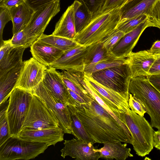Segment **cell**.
Returning <instances> with one entry per match:
<instances>
[{"instance_id": "ac0fdd59", "label": "cell", "mask_w": 160, "mask_h": 160, "mask_svg": "<svg viewBox=\"0 0 160 160\" xmlns=\"http://www.w3.org/2000/svg\"><path fill=\"white\" fill-rule=\"evenodd\" d=\"M157 55L147 50L132 52L127 58L132 78L139 76H149V71Z\"/></svg>"}, {"instance_id": "484cf974", "label": "cell", "mask_w": 160, "mask_h": 160, "mask_svg": "<svg viewBox=\"0 0 160 160\" xmlns=\"http://www.w3.org/2000/svg\"><path fill=\"white\" fill-rule=\"evenodd\" d=\"M67 106L71 118L72 134L77 138L82 139L87 142H91L93 144L95 143L78 118L75 106L68 105Z\"/></svg>"}, {"instance_id": "74e56055", "label": "cell", "mask_w": 160, "mask_h": 160, "mask_svg": "<svg viewBox=\"0 0 160 160\" xmlns=\"http://www.w3.org/2000/svg\"><path fill=\"white\" fill-rule=\"evenodd\" d=\"M10 21H11V18L9 9L0 8V45L4 41L2 34L4 27Z\"/></svg>"}, {"instance_id": "816d5d0a", "label": "cell", "mask_w": 160, "mask_h": 160, "mask_svg": "<svg viewBox=\"0 0 160 160\" xmlns=\"http://www.w3.org/2000/svg\"><path fill=\"white\" fill-rule=\"evenodd\" d=\"M2 0H0V2Z\"/></svg>"}, {"instance_id": "4dcf8cb0", "label": "cell", "mask_w": 160, "mask_h": 160, "mask_svg": "<svg viewBox=\"0 0 160 160\" xmlns=\"http://www.w3.org/2000/svg\"><path fill=\"white\" fill-rule=\"evenodd\" d=\"M112 52L109 51L103 48L99 42L89 54L87 64L88 65L108 59L116 58Z\"/></svg>"}, {"instance_id": "9c48e42d", "label": "cell", "mask_w": 160, "mask_h": 160, "mask_svg": "<svg viewBox=\"0 0 160 160\" xmlns=\"http://www.w3.org/2000/svg\"><path fill=\"white\" fill-rule=\"evenodd\" d=\"M60 1L48 3L34 11L23 30L31 46L43 34L51 20L60 11Z\"/></svg>"}, {"instance_id": "60d3db41", "label": "cell", "mask_w": 160, "mask_h": 160, "mask_svg": "<svg viewBox=\"0 0 160 160\" xmlns=\"http://www.w3.org/2000/svg\"><path fill=\"white\" fill-rule=\"evenodd\" d=\"M24 2L34 11L48 3L60 0H24Z\"/></svg>"}, {"instance_id": "44dd1931", "label": "cell", "mask_w": 160, "mask_h": 160, "mask_svg": "<svg viewBox=\"0 0 160 160\" xmlns=\"http://www.w3.org/2000/svg\"><path fill=\"white\" fill-rule=\"evenodd\" d=\"M127 143L122 144L120 141H108L102 144L103 146L97 149L100 153L101 158L107 160L115 159L125 160L129 157H132L131 149L127 147Z\"/></svg>"}, {"instance_id": "ba28073f", "label": "cell", "mask_w": 160, "mask_h": 160, "mask_svg": "<svg viewBox=\"0 0 160 160\" xmlns=\"http://www.w3.org/2000/svg\"><path fill=\"white\" fill-rule=\"evenodd\" d=\"M91 75L98 83L129 99V86L132 77L128 63L98 71Z\"/></svg>"}, {"instance_id": "e575fe53", "label": "cell", "mask_w": 160, "mask_h": 160, "mask_svg": "<svg viewBox=\"0 0 160 160\" xmlns=\"http://www.w3.org/2000/svg\"><path fill=\"white\" fill-rule=\"evenodd\" d=\"M10 39L11 45L14 47H23L26 48L31 47L23 30L13 34Z\"/></svg>"}, {"instance_id": "4fadbf2b", "label": "cell", "mask_w": 160, "mask_h": 160, "mask_svg": "<svg viewBox=\"0 0 160 160\" xmlns=\"http://www.w3.org/2000/svg\"><path fill=\"white\" fill-rule=\"evenodd\" d=\"M64 144L61 150V156L63 158L69 156L77 160H98L101 158L100 153L91 142L73 138L65 140Z\"/></svg>"}, {"instance_id": "603a6c76", "label": "cell", "mask_w": 160, "mask_h": 160, "mask_svg": "<svg viewBox=\"0 0 160 160\" xmlns=\"http://www.w3.org/2000/svg\"><path fill=\"white\" fill-rule=\"evenodd\" d=\"M157 0H133L125 5L121 8L122 14L119 24L142 14L149 16L152 7Z\"/></svg>"}, {"instance_id": "d6a6232c", "label": "cell", "mask_w": 160, "mask_h": 160, "mask_svg": "<svg viewBox=\"0 0 160 160\" xmlns=\"http://www.w3.org/2000/svg\"><path fill=\"white\" fill-rule=\"evenodd\" d=\"M148 18V16L146 14L139 15L119 24L117 28L126 34L134 29Z\"/></svg>"}, {"instance_id": "1f68e13d", "label": "cell", "mask_w": 160, "mask_h": 160, "mask_svg": "<svg viewBox=\"0 0 160 160\" xmlns=\"http://www.w3.org/2000/svg\"><path fill=\"white\" fill-rule=\"evenodd\" d=\"M125 34L116 28L99 42L103 48L111 52Z\"/></svg>"}, {"instance_id": "5b68a950", "label": "cell", "mask_w": 160, "mask_h": 160, "mask_svg": "<svg viewBox=\"0 0 160 160\" xmlns=\"http://www.w3.org/2000/svg\"><path fill=\"white\" fill-rule=\"evenodd\" d=\"M31 92L14 88L10 94L7 116L11 137H18L32 97Z\"/></svg>"}, {"instance_id": "8fae6325", "label": "cell", "mask_w": 160, "mask_h": 160, "mask_svg": "<svg viewBox=\"0 0 160 160\" xmlns=\"http://www.w3.org/2000/svg\"><path fill=\"white\" fill-rule=\"evenodd\" d=\"M47 67L33 57L23 61L20 72L14 87L31 93L42 82Z\"/></svg>"}, {"instance_id": "6da1fadb", "label": "cell", "mask_w": 160, "mask_h": 160, "mask_svg": "<svg viewBox=\"0 0 160 160\" xmlns=\"http://www.w3.org/2000/svg\"><path fill=\"white\" fill-rule=\"evenodd\" d=\"M77 115L95 143L120 141L132 144L128 128L118 121L93 98L89 104L75 106Z\"/></svg>"}, {"instance_id": "30bf717a", "label": "cell", "mask_w": 160, "mask_h": 160, "mask_svg": "<svg viewBox=\"0 0 160 160\" xmlns=\"http://www.w3.org/2000/svg\"><path fill=\"white\" fill-rule=\"evenodd\" d=\"M31 93L41 98L52 111L58 120L64 133L72 134L71 119L67 105L55 97L45 87L42 82Z\"/></svg>"}, {"instance_id": "83f0119b", "label": "cell", "mask_w": 160, "mask_h": 160, "mask_svg": "<svg viewBox=\"0 0 160 160\" xmlns=\"http://www.w3.org/2000/svg\"><path fill=\"white\" fill-rule=\"evenodd\" d=\"M26 49L23 47H13L11 49L0 59V71L7 70L22 62V55Z\"/></svg>"}, {"instance_id": "7a4b0ae2", "label": "cell", "mask_w": 160, "mask_h": 160, "mask_svg": "<svg viewBox=\"0 0 160 160\" xmlns=\"http://www.w3.org/2000/svg\"><path fill=\"white\" fill-rule=\"evenodd\" d=\"M122 14L120 8L94 15L90 22L74 39L79 44L88 46L100 42L112 32L120 22Z\"/></svg>"}, {"instance_id": "e0dca14e", "label": "cell", "mask_w": 160, "mask_h": 160, "mask_svg": "<svg viewBox=\"0 0 160 160\" xmlns=\"http://www.w3.org/2000/svg\"><path fill=\"white\" fill-rule=\"evenodd\" d=\"M64 132L60 127L39 130H22L18 137L27 141L55 145L64 139Z\"/></svg>"}, {"instance_id": "5bb4252c", "label": "cell", "mask_w": 160, "mask_h": 160, "mask_svg": "<svg viewBox=\"0 0 160 160\" xmlns=\"http://www.w3.org/2000/svg\"><path fill=\"white\" fill-rule=\"evenodd\" d=\"M89 45H79L64 53L49 67L56 69L83 72Z\"/></svg>"}, {"instance_id": "f546056e", "label": "cell", "mask_w": 160, "mask_h": 160, "mask_svg": "<svg viewBox=\"0 0 160 160\" xmlns=\"http://www.w3.org/2000/svg\"><path fill=\"white\" fill-rule=\"evenodd\" d=\"M127 58H116L98 62L84 67L83 72L91 74L92 73L106 68L127 64Z\"/></svg>"}, {"instance_id": "4316f807", "label": "cell", "mask_w": 160, "mask_h": 160, "mask_svg": "<svg viewBox=\"0 0 160 160\" xmlns=\"http://www.w3.org/2000/svg\"><path fill=\"white\" fill-rule=\"evenodd\" d=\"M61 73L62 81L67 88L78 94L88 104H90L94 98L77 79L67 71H63Z\"/></svg>"}, {"instance_id": "836d02e7", "label": "cell", "mask_w": 160, "mask_h": 160, "mask_svg": "<svg viewBox=\"0 0 160 160\" xmlns=\"http://www.w3.org/2000/svg\"><path fill=\"white\" fill-rule=\"evenodd\" d=\"M7 110L0 112V146L11 137L7 116Z\"/></svg>"}, {"instance_id": "d590c367", "label": "cell", "mask_w": 160, "mask_h": 160, "mask_svg": "<svg viewBox=\"0 0 160 160\" xmlns=\"http://www.w3.org/2000/svg\"><path fill=\"white\" fill-rule=\"evenodd\" d=\"M148 19L152 27H160V0H158L152 7Z\"/></svg>"}, {"instance_id": "ffe728a7", "label": "cell", "mask_w": 160, "mask_h": 160, "mask_svg": "<svg viewBox=\"0 0 160 160\" xmlns=\"http://www.w3.org/2000/svg\"><path fill=\"white\" fill-rule=\"evenodd\" d=\"M23 62L7 70L0 71V103L8 99L14 89Z\"/></svg>"}, {"instance_id": "3957f363", "label": "cell", "mask_w": 160, "mask_h": 160, "mask_svg": "<svg viewBox=\"0 0 160 160\" xmlns=\"http://www.w3.org/2000/svg\"><path fill=\"white\" fill-rule=\"evenodd\" d=\"M128 91L144 106L152 127L160 130V92L151 82L149 76L132 78Z\"/></svg>"}, {"instance_id": "7c38bea8", "label": "cell", "mask_w": 160, "mask_h": 160, "mask_svg": "<svg viewBox=\"0 0 160 160\" xmlns=\"http://www.w3.org/2000/svg\"><path fill=\"white\" fill-rule=\"evenodd\" d=\"M84 78L94 88L98 95L118 118L121 114L125 113L130 109L128 99L98 83L92 77L91 74L84 73Z\"/></svg>"}, {"instance_id": "bcb514c9", "label": "cell", "mask_w": 160, "mask_h": 160, "mask_svg": "<svg viewBox=\"0 0 160 160\" xmlns=\"http://www.w3.org/2000/svg\"><path fill=\"white\" fill-rule=\"evenodd\" d=\"M151 82L160 92V75L149 76Z\"/></svg>"}, {"instance_id": "f1b7e54d", "label": "cell", "mask_w": 160, "mask_h": 160, "mask_svg": "<svg viewBox=\"0 0 160 160\" xmlns=\"http://www.w3.org/2000/svg\"><path fill=\"white\" fill-rule=\"evenodd\" d=\"M38 40L48 43L64 52L72 49L79 45L74 40L54 36L52 34L47 35L43 34Z\"/></svg>"}, {"instance_id": "ee69618b", "label": "cell", "mask_w": 160, "mask_h": 160, "mask_svg": "<svg viewBox=\"0 0 160 160\" xmlns=\"http://www.w3.org/2000/svg\"><path fill=\"white\" fill-rule=\"evenodd\" d=\"M67 89L70 96L76 102L81 105L88 104L78 94L68 88Z\"/></svg>"}, {"instance_id": "9a60e30c", "label": "cell", "mask_w": 160, "mask_h": 160, "mask_svg": "<svg viewBox=\"0 0 160 160\" xmlns=\"http://www.w3.org/2000/svg\"><path fill=\"white\" fill-rule=\"evenodd\" d=\"M42 82L45 87L62 102L67 105H76V102L70 96L62 81L61 72L48 67L45 71Z\"/></svg>"}, {"instance_id": "7402d4cb", "label": "cell", "mask_w": 160, "mask_h": 160, "mask_svg": "<svg viewBox=\"0 0 160 160\" xmlns=\"http://www.w3.org/2000/svg\"><path fill=\"white\" fill-rule=\"evenodd\" d=\"M76 34L72 4L68 7L57 22L52 34L74 40Z\"/></svg>"}, {"instance_id": "7bdbcfd3", "label": "cell", "mask_w": 160, "mask_h": 160, "mask_svg": "<svg viewBox=\"0 0 160 160\" xmlns=\"http://www.w3.org/2000/svg\"><path fill=\"white\" fill-rule=\"evenodd\" d=\"M149 73V76L160 75V55H157Z\"/></svg>"}, {"instance_id": "c3c4849f", "label": "cell", "mask_w": 160, "mask_h": 160, "mask_svg": "<svg viewBox=\"0 0 160 160\" xmlns=\"http://www.w3.org/2000/svg\"><path fill=\"white\" fill-rule=\"evenodd\" d=\"M133 0H127V1L126 2V3H125V4L124 5H125L127 3H128Z\"/></svg>"}, {"instance_id": "8d00e7d4", "label": "cell", "mask_w": 160, "mask_h": 160, "mask_svg": "<svg viewBox=\"0 0 160 160\" xmlns=\"http://www.w3.org/2000/svg\"><path fill=\"white\" fill-rule=\"evenodd\" d=\"M128 105L130 109L138 114L143 116L146 112L145 108L141 102L129 93Z\"/></svg>"}, {"instance_id": "d4e9b609", "label": "cell", "mask_w": 160, "mask_h": 160, "mask_svg": "<svg viewBox=\"0 0 160 160\" xmlns=\"http://www.w3.org/2000/svg\"><path fill=\"white\" fill-rule=\"evenodd\" d=\"M72 4L76 32L77 34L89 24L93 15L82 0H75Z\"/></svg>"}, {"instance_id": "f907efd6", "label": "cell", "mask_w": 160, "mask_h": 160, "mask_svg": "<svg viewBox=\"0 0 160 160\" xmlns=\"http://www.w3.org/2000/svg\"><path fill=\"white\" fill-rule=\"evenodd\" d=\"M158 28H159L160 29V27H159Z\"/></svg>"}, {"instance_id": "52a82bcc", "label": "cell", "mask_w": 160, "mask_h": 160, "mask_svg": "<svg viewBox=\"0 0 160 160\" xmlns=\"http://www.w3.org/2000/svg\"><path fill=\"white\" fill-rule=\"evenodd\" d=\"M32 95L20 132L61 127L58 120L45 102L38 96Z\"/></svg>"}, {"instance_id": "681fc988", "label": "cell", "mask_w": 160, "mask_h": 160, "mask_svg": "<svg viewBox=\"0 0 160 160\" xmlns=\"http://www.w3.org/2000/svg\"><path fill=\"white\" fill-rule=\"evenodd\" d=\"M102 2H103H103H104V1H105V0H102Z\"/></svg>"}, {"instance_id": "7dc6e473", "label": "cell", "mask_w": 160, "mask_h": 160, "mask_svg": "<svg viewBox=\"0 0 160 160\" xmlns=\"http://www.w3.org/2000/svg\"><path fill=\"white\" fill-rule=\"evenodd\" d=\"M153 139L154 147L160 150V130L154 132Z\"/></svg>"}, {"instance_id": "b9f144b4", "label": "cell", "mask_w": 160, "mask_h": 160, "mask_svg": "<svg viewBox=\"0 0 160 160\" xmlns=\"http://www.w3.org/2000/svg\"><path fill=\"white\" fill-rule=\"evenodd\" d=\"M24 2V0H2L0 2V8L9 9Z\"/></svg>"}, {"instance_id": "ab89813d", "label": "cell", "mask_w": 160, "mask_h": 160, "mask_svg": "<svg viewBox=\"0 0 160 160\" xmlns=\"http://www.w3.org/2000/svg\"><path fill=\"white\" fill-rule=\"evenodd\" d=\"M93 16L98 13L103 4L102 0H82Z\"/></svg>"}, {"instance_id": "cb8c5ba5", "label": "cell", "mask_w": 160, "mask_h": 160, "mask_svg": "<svg viewBox=\"0 0 160 160\" xmlns=\"http://www.w3.org/2000/svg\"><path fill=\"white\" fill-rule=\"evenodd\" d=\"M13 34L23 30L28 24L34 11L25 2L9 9Z\"/></svg>"}, {"instance_id": "2e32d148", "label": "cell", "mask_w": 160, "mask_h": 160, "mask_svg": "<svg viewBox=\"0 0 160 160\" xmlns=\"http://www.w3.org/2000/svg\"><path fill=\"white\" fill-rule=\"evenodd\" d=\"M152 27L148 18L134 29L125 34L111 51L116 58H127L132 52L143 31Z\"/></svg>"}, {"instance_id": "f35d334b", "label": "cell", "mask_w": 160, "mask_h": 160, "mask_svg": "<svg viewBox=\"0 0 160 160\" xmlns=\"http://www.w3.org/2000/svg\"><path fill=\"white\" fill-rule=\"evenodd\" d=\"M127 0H105L99 12L103 13L116 8H121Z\"/></svg>"}, {"instance_id": "277c9868", "label": "cell", "mask_w": 160, "mask_h": 160, "mask_svg": "<svg viewBox=\"0 0 160 160\" xmlns=\"http://www.w3.org/2000/svg\"><path fill=\"white\" fill-rule=\"evenodd\" d=\"M120 120L128 127L131 134L134 150L138 156L149 154L154 147L152 127L143 117L130 109L120 114Z\"/></svg>"}, {"instance_id": "8992f818", "label": "cell", "mask_w": 160, "mask_h": 160, "mask_svg": "<svg viewBox=\"0 0 160 160\" xmlns=\"http://www.w3.org/2000/svg\"><path fill=\"white\" fill-rule=\"evenodd\" d=\"M49 146L45 143L27 141L18 137H10L0 146V160L33 159L43 153Z\"/></svg>"}, {"instance_id": "f6af8a7d", "label": "cell", "mask_w": 160, "mask_h": 160, "mask_svg": "<svg viewBox=\"0 0 160 160\" xmlns=\"http://www.w3.org/2000/svg\"><path fill=\"white\" fill-rule=\"evenodd\" d=\"M147 51L155 55H160V40L155 42L151 48Z\"/></svg>"}, {"instance_id": "d6986e66", "label": "cell", "mask_w": 160, "mask_h": 160, "mask_svg": "<svg viewBox=\"0 0 160 160\" xmlns=\"http://www.w3.org/2000/svg\"><path fill=\"white\" fill-rule=\"evenodd\" d=\"M33 57L46 67H49L65 52L52 45L38 40L30 47Z\"/></svg>"}]
</instances>
